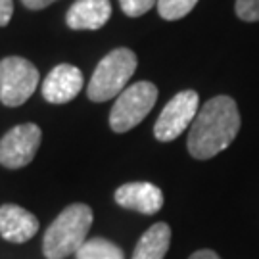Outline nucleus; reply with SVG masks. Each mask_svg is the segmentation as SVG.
<instances>
[{
	"mask_svg": "<svg viewBox=\"0 0 259 259\" xmlns=\"http://www.w3.org/2000/svg\"><path fill=\"white\" fill-rule=\"evenodd\" d=\"M240 131V111L231 96L219 94L198 110L186 148L196 159H211L231 146Z\"/></svg>",
	"mask_w": 259,
	"mask_h": 259,
	"instance_id": "f257e3e1",
	"label": "nucleus"
},
{
	"mask_svg": "<svg viewBox=\"0 0 259 259\" xmlns=\"http://www.w3.org/2000/svg\"><path fill=\"white\" fill-rule=\"evenodd\" d=\"M93 225V209L87 204H71L54 219L42 238L47 259H65L87 242Z\"/></svg>",
	"mask_w": 259,
	"mask_h": 259,
	"instance_id": "f03ea898",
	"label": "nucleus"
},
{
	"mask_svg": "<svg viewBox=\"0 0 259 259\" xmlns=\"http://www.w3.org/2000/svg\"><path fill=\"white\" fill-rule=\"evenodd\" d=\"M137 54L129 48H115L98 62L87 87L93 102H108L127 89V81L137 71Z\"/></svg>",
	"mask_w": 259,
	"mask_h": 259,
	"instance_id": "7ed1b4c3",
	"label": "nucleus"
},
{
	"mask_svg": "<svg viewBox=\"0 0 259 259\" xmlns=\"http://www.w3.org/2000/svg\"><path fill=\"white\" fill-rule=\"evenodd\" d=\"M157 100V87L150 81L127 87L115 98V104L110 111V127L113 133H127L135 129L148 115Z\"/></svg>",
	"mask_w": 259,
	"mask_h": 259,
	"instance_id": "20e7f679",
	"label": "nucleus"
},
{
	"mask_svg": "<svg viewBox=\"0 0 259 259\" xmlns=\"http://www.w3.org/2000/svg\"><path fill=\"white\" fill-rule=\"evenodd\" d=\"M38 69L21 56L0 60V102L18 108L33 96L38 87Z\"/></svg>",
	"mask_w": 259,
	"mask_h": 259,
	"instance_id": "39448f33",
	"label": "nucleus"
},
{
	"mask_svg": "<svg viewBox=\"0 0 259 259\" xmlns=\"http://www.w3.org/2000/svg\"><path fill=\"white\" fill-rule=\"evenodd\" d=\"M198 110H200V96L196 91L177 93L159 113L154 125V137L159 142L175 140L192 125Z\"/></svg>",
	"mask_w": 259,
	"mask_h": 259,
	"instance_id": "423d86ee",
	"label": "nucleus"
},
{
	"mask_svg": "<svg viewBox=\"0 0 259 259\" xmlns=\"http://www.w3.org/2000/svg\"><path fill=\"white\" fill-rule=\"evenodd\" d=\"M40 140L42 133L35 123L12 127L0 139V165L6 169H21L29 165L37 156Z\"/></svg>",
	"mask_w": 259,
	"mask_h": 259,
	"instance_id": "0eeeda50",
	"label": "nucleus"
},
{
	"mask_svg": "<svg viewBox=\"0 0 259 259\" xmlns=\"http://www.w3.org/2000/svg\"><path fill=\"white\" fill-rule=\"evenodd\" d=\"M83 73L71 64H60L47 75L42 83V96L50 104L71 102L83 89Z\"/></svg>",
	"mask_w": 259,
	"mask_h": 259,
	"instance_id": "6e6552de",
	"label": "nucleus"
},
{
	"mask_svg": "<svg viewBox=\"0 0 259 259\" xmlns=\"http://www.w3.org/2000/svg\"><path fill=\"white\" fill-rule=\"evenodd\" d=\"M115 204L142 215H156L163 207V194L152 183H127L115 190Z\"/></svg>",
	"mask_w": 259,
	"mask_h": 259,
	"instance_id": "1a4fd4ad",
	"label": "nucleus"
},
{
	"mask_svg": "<svg viewBox=\"0 0 259 259\" xmlns=\"http://www.w3.org/2000/svg\"><path fill=\"white\" fill-rule=\"evenodd\" d=\"M38 232V219L31 211L16 204L0 207V236L14 244L31 240Z\"/></svg>",
	"mask_w": 259,
	"mask_h": 259,
	"instance_id": "9d476101",
	"label": "nucleus"
},
{
	"mask_svg": "<svg viewBox=\"0 0 259 259\" xmlns=\"http://www.w3.org/2000/svg\"><path fill=\"white\" fill-rule=\"evenodd\" d=\"M111 18L110 0H77L65 14V23L75 31H96Z\"/></svg>",
	"mask_w": 259,
	"mask_h": 259,
	"instance_id": "9b49d317",
	"label": "nucleus"
},
{
	"mask_svg": "<svg viewBox=\"0 0 259 259\" xmlns=\"http://www.w3.org/2000/svg\"><path fill=\"white\" fill-rule=\"evenodd\" d=\"M171 246V227L156 223L139 238L131 259H163Z\"/></svg>",
	"mask_w": 259,
	"mask_h": 259,
	"instance_id": "f8f14e48",
	"label": "nucleus"
},
{
	"mask_svg": "<svg viewBox=\"0 0 259 259\" xmlns=\"http://www.w3.org/2000/svg\"><path fill=\"white\" fill-rule=\"evenodd\" d=\"M77 259H125L117 244L106 238H91L75 251Z\"/></svg>",
	"mask_w": 259,
	"mask_h": 259,
	"instance_id": "ddd939ff",
	"label": "nucleus"
},
{
	"mask_svg": "<svg viewBox=\"0 0 259 259\" xmlns=\"http://www.w3.org/2000/svg\"><path fill=\"white\" fill-rule=\"evenodd\" d=\"M198 0H157V14L165 21H177L196 8Z\"/></svg>",
	"mask_w": 259,
	"mask_h": 259,
	"instance_id": "4468645a",
	"label": "nucleus"
},
{
	"mask_svg": "<svg viewBox=\"0 0 259 259\" xmlns=\"http://www.w3.org/2000/svg\"><path fill=\"white\" fill-rule=\"evenodd\" d=\"M156 4L157 0H119V6L123 10V14L129 16V18H140V16H144Z\"/></svg>",
	"mask_w": 259,
	"mask_h": 259,
	"instance_id": "2eb2a0df",
	"label": "nucleus"
},
{
	"mask_svg": "<svg viewBox=\"0 0 259 259\" xmlns=\"http://www.w3.org/2000/svg\"><path fill=\"white\" fill-rule=\"evenodd\" d=\"M234 12L242 21H259V0H236Z\"/></svg>",
	"mask_w": 259,
	"mask_h": 259,
	"instance_id": "dca6fc26",
	"label": "nucleus"
},
{
	"mask_svg": "<svg viewBox=\"0 0 259 259\" xmlns=\"http://www.w3.org/2000/svg\"><path fill=\"white\" fill-rule=\"evenodd\" d=\"M14 14V2L12 0H0V27H6Z\"/></svg>",
	"mask_w": 259,
	"mask_h": 259,
	"instance_id": "f3484780",
	"label": "nucleus"
},
{
	"mask_svg": "<svg viewBox=\"0 0 259 259\" xmlns=\"http://www.w3.org/2000/svg\"><path fill=\"white\" fill-rule=\"evenodd\" d=\"M54 2L56 0H21V4L29 10H45Z\"/></svg>",
	"mask_w": 259,
	"mask_h": 259,
	"instance_id": "a211bd4d",
	"label": "nucleus"
},
{
	"mask_svg": "<svg viewBox=\"0 0 259 259\" xmlns=\"http://www.w3.org/2000/svg\"><path fill=\"white\" fill-rule=\"evenodd\" d=\"M188 259H221L213 250H198L194 251Z\"/></svg>",
	"mask_w": 259,
	"mask_h": 259,
	"instance_id": "6ab92c4d",
	"label": "nucleus"
}]
</instances>
